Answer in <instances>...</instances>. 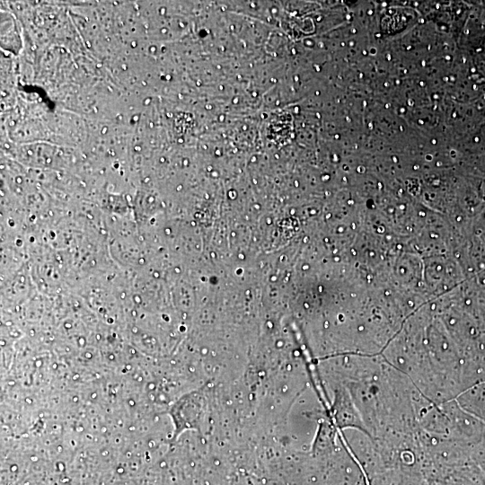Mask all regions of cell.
<instances>
[{"label": "cell", "instance_id": "cell-1", "mask_svg": "<svg viewBox=\"0 0 485 485\" xmlns=\"http://www.w3.org/2000/svg\"><path fill=\"white\" fill-rule=\"evenodd\" d=\"M368 485H428L419 466H397L367 480Z\"/></svg>", "mask_w": 485, "mask_h": 485}]
</instances>
